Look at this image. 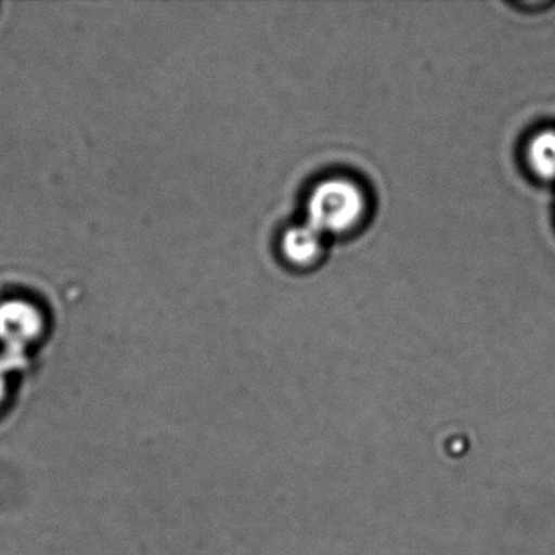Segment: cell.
<instances>
[{
	"label": "cell",
	"mask_w": 555,
	"mask_h": 555,
	"mask_svg": "<svg viewBox=\"0 0 555 555\" xmlns=\"http://www.w3.org/2000/svg\"><path fill=\"white\" fill-rule=\"evenodd\" d=\"M366 212L362 186L349 178H330L314 188L308 201V223L320 233L350 232Z\"/></svg>",
	"instance_id": "obj_1"
},
{
	"label": "cell",
	"mask_w": 555,
	"mask_h": 555,
	"mask_svg": "<svg viewBox=\"0 0 555 555\" xmlns=\"http://www.w3.org/2000/svg\"><path fill=\"white\" fill-rule=\"evenodd\" d=\"M47 327L44 311L27 298L0 301V340L11 347L35 343Z\"/></svg>",
	"instance_id": "obj_2"
},
{
	"label": "cell",
	"mask_w": 555,
	"mask_h": 555,
	"mask_svg": "<svg viewBox=\"0 0 555 555\" xmlns=\"http://www.w3.org/2000/svg\"><path fill=\"white\" fill-rule=\"evenodd\" d=\"M282 253L292 264H313L323 253V233L310 223L292 227L282 238Z\"/></svg>",
	"instance_id": "obj_3"
},
{
	"label": "cell",
	"mask_w": 555,
	"mask_h": 555,
	"mask_svg": "<svg viewBox=\"0 0 555 555\" xmlns=\"http://www.w3.org/2000/svg\"><path fill=\"white\" fill-rule=\"evenodd\" d=\"M529 167L539 178L555 180V131H545L532 138L528 147Z\"/></svg>",
	"instance_id": "obj_4"
}]
</instances>
